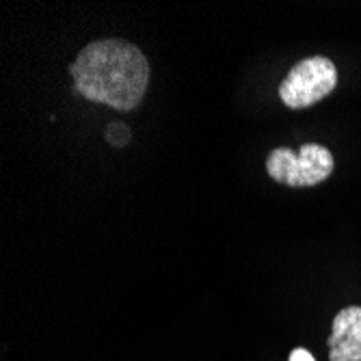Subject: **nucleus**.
I'll return each mask as SVG.
<instances>
[{
  "label": "nucleus",
  "mask_w": 361,
  "mask_h": 361,
  "mask_svg": "<svg viewBox=\"0 0 361 361\" xmlns=\"http://www.w3.org/2000/svg\"><path fill=\"white\" fill-rule=\"evenodd\" d=\"M70 74L78 95L117 111H133L147 91L149 63L130 42L100 39L78 52Z\"/></svg>",
  "instance_id": "nucleus-1"
},
{
  "label": "nucleus",
  "mask_w": 361,
  "mask_h": 361,
  "mask_svg": "<svg viewBox=\"0 0 361 361\" xmlns=\"http://www.w3.org/2000/svg\"><path fill=\"white\" fill-rule=\"evenodd\" d=\"M334 154L324 145L305 143L301 152L294 154L290 147H275L267 158L269 176L286 186L303 188L316 186L334 173Z\"/></svg>",
  "instance_id": "nucleus-2"
},
{
  "label": "nucleus",
  "mask_w": 361,
  "mask_h": 361,
  "mask_svg": "<svg viewBox=\"0 0 361 361\" xmlns=\"http://www.w3.org/2000/svg\"><path fill=\"white\" fill-rule=\"evenodd\" d=\"M336 63L326 56H307L286 74L279 85V97L288 109L301 111L324 100L336 89Z\"/></svg>",
  "instance_id": "nucleus-3"
},
{
  "label": "nucleus",
  "mask_w": 361,
  "mask_h": 361,
  "mask_svg": "<svg viewBox=\"0 0 361 361\" xmlns=\"http://www.w3.org/2000/svg\"><path fill=\"white\" fill-rule=\"evenodd\" d=\"M329 344V361H361V307L348 305L334 318Z\"/></svg>",
  "instance_id": "nucleus-4"
},
{
  "label": "nucleus",
  "mask_w": 361,
  "mask_h": 361,
  "mask_svg": "<svg viewBox=\"0 0 361 361\" xmlns=\"http://www.w3.org/2000/svg\"><path fill=\"white\" fill-rule=\"evenodd\" d=\"M106 139H109L113 145L123 147V145L130 141V130L126 128V123L115 121V123H111V126H109V130H106Z\"/></svg>",
  "instance_id": "nucleus-5"
},
{
  "label": "nucleus",
  "mask_w": 361,
  "mask_h": 361,
  "mask_svg": "<svg viewBox=\"0 0 361 361\" xmlns=\"http://www.w3.org/2000/svg\"><path fill=\"white\" fill-rule=\"evenodd\" d=\"M288 361H316L314 359V355L307 350V348H294L292 353H290V357H288Z\"/></svg>",
  "instance_id": "nucleus-6"
}]
</instances>
